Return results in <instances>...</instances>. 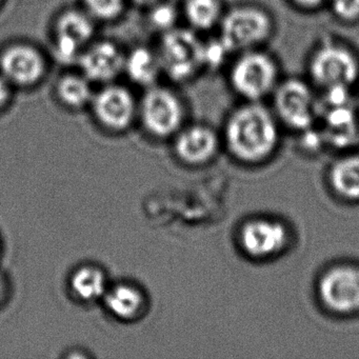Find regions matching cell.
<instances>
[{"mask_svg":"<svg viewBox=\"0 0 359 359\" xmlns=\"http://www.w3.org/2000/svg\"><path fill=\"white\" fill-rule=\"evenodd\" d=\"M280 127L266 102H241L224 123V140L236 158L245 163H258L274 152Z\"/></svg>","mask_w":359,"mask_h":359,"instance_id":"obj_1","label":"cell"},{"mask_svg":"<svg viewBox=\"0 0 359 359\" xmlns=\"http://www.w3.org/2000/svg\"><path fill=\"white\" fill-rule=\"evenodd\" d=\"M306 77L319 93L356 90L359 85V51L335 36L318 39L306 60Z\"/></svg>","mask_w":359,"mask_h":359,"instance_id":"obj_2","label":"cell"},{"mask_svg":"<svg viewBox=\"0 0 359 359\" xmlns=\"http://www.w3.org/2000/svg\"><path fill=\"white\" fill-rule=\"evenodd\" d=\"M226 69L229 88L241 102H269L283 77L278 58L266 48L234 54Z\"/></svg>","mask_w":359,"mask_h":359,"instance_id":"obj_3","label":"cell"},{"mask_svg":"<svg viewBox=\"0 0 359 359\" xmlns=\"http://www.w3.org/2000/svg\"><path fill=\"white\" fill-rule=\"evenodd\" d=\"M218 36L236 54L266 48L276 32V20L270 10L256 3H241L226 8Z\"/></svg>","mask_w":359,"mask_h":359,"instance_id":"obj_4","label":"cell"},{"mask_svg":"<svg viewBox=\"0 0 359 359\" xmlns=\"http://www.w3.org/2000/svg\"><path fill=\"white\" fill-rule=\"evenodd\" d=\"M269 102L280 126L304 131L318 118L320 95L306 76H283Z\"/></svg>","mask_w":359,"mask_h":359,"instance_id":"obj_5","label":"cell"},{"mask_svg":"<svg viewBox=\"0 0 359 359\" xmlns=\"http://www.w3.org/2000/svg\"><path fill=\"white\" fill-rule=\"evenodd\" d=\"M155 48L161 60L163 74L172 81L184 83L194 79L203 66V39L187 28H176L161 34Z\"/></svg>","mask_w":359,"mask_h":359,"instance_id":"obj_6","label":"cell"},{"mask_svg":"<svg viewBox=\"0 0 359 359\" xmlns=\"http://www.w3.org/2000/svg\"><path fill=\"white\" fill-rule=\"evenodd\" d=\"M96 22L83 9H68L56 18L52 50L62 65H76L83 50L94 41Z\"/></svg>","mask_w":359,"mask_h":359,"instance_id":"obj_7","label":"cell"},{"mask_svg":"<svg viewBox=\"0 0 359 359\" xmlns=\"http://www.w3.org/2000/svg\"><path fill=\"white\" fill-rule=\"evenodd\" d=\"M137 115L151 134L165 137L180 129L184 121V107L176 92L156 83L144 89L138 102Z\"/></svg>","mask_w":359,"mask_h":359,"instance_id":"obj_8","label":"cell"},{"mask_svg":"<svg viewBox=\"0 0 359 359\" xmlns=\"http://www.w3.org/2000/svg\"><path fill=\"white\" fill-rule=\"evenodd\" d=\"M48 72L45 54L28 43H13L0 51V73L14 88L39 85Z\"/></svg>","mask_w":359,"mask_h":359,"instance_id":"obj_9","label":"cell"},{"mask_svg":"<svg viewBox=\"0 0 359 359\" xmlns=\"http://www.w3.org/2000/svg\"><path fill=\"white\" fill-rule=\"evenodd\" d=\"M318 295L325 308L338 314L359 311V266L340 264L320 277Z\"/></svg>","mask_w":359,"mask_h":359,"instance_id":"obj_10","label":"cell"},{"mask_svg":"<svg viewBox=\"0 0 359 359\" xmlns=\"http://www.w3.org/2000/svg\"><path fill=\"white\" fill-rule=\"evenodd\" d=\"M90 107L96 119L109 129H126L138 113V102L131 90L119 83L100 86Z\"/></svg>","mask_w":359,"mask_h":359,"instance_id":"obj_11","label":"cell"},{"mask_svg":"<svg viewBox=\"0 0 359 359\" xmlns=\"http://www.w3.org/2000/svg\"><path fill=\"white\" fill-rule=\"evenodd\" d=\"M126 52L111 41H92L79 56V72L93 85L114 83L123 73Z\"/></svg>","mask_w":359,"mask_h":359,"instance_id":"obj_12","label":"cell"},{"mask_svg":"<svg viewBox=\"0 0 359 359\" xmlns=\"http://www.w3.org/2000/svg\"><path fill=\"white\" fill-rule=\"evenodd\" d=\"M289 239L287 228L281 222L257 218L245 222L239 233L243 252L250 257L266 259L285 249Z\"/></svg>","mask_w":359,"mask_h":359,"instance_id":"obj_13","label":"cell"},{"mask_svg":"<svg viewBox=\"0 0 359 359\" xmlns=\"http://www.w3.org/2000/svg\"><path fill=\"white\" fill-rule=\"evenodd\" d=\"M134 85L148 89L156 85L163 75L161 60L156 49L138 46L126 52L123 73Z\"/></svg>","mask_w":359,"mask_h":359,"instance_id":"obj_14","label":"cell"},{"mask_svg":"<svg viewBox=\"0 0 359 359\" xmlns=\"http://www.w3.org/2000/svg\"><path fill=\"white\" fill-rule=\"evenodd\" d=\"M218 138L211 128L203 125L191 126L182 130L176 142L178 154L192 163H203L217 150Z\"/></svg>","mask_w":359,"mask_h":359,"instance_id":"obj_15","label":"cell"},{"mask_svg":"<svg viewBox=\"0 0 359 359\" xmlns=\"http://www.w3.org/2000/svg\"><path fill=\"white\" fill-rule=\"evenodd\" d=\"M226 8L224 0H184L182 15L189 29L205 34L218 30Z\"/></svg>","mask_w":359,"mask_h":359,"instance_id":"obj_16","label":"cell"},{"mask_svg":"<svg viewBox=\"0 0 359 359\" xmlns=\"http://www.w3.org/2000/svg\"><path fill=\"white\" fill-rule=\"evenodd\" d=\"M93 83L81 72L62 75L55 86L56 98L67 108L83 109L90 106L95 90Z\"/></svg>","mask_w":359,"mask_h":359,"instance_id":"obj_17","label":"cell"},{"mask_svg":"<svg viewBox=\"0 0 359 359\" xmlns=\"http://www.w3.org/2000/svg\"><path fill=\"white\" fill-rule=\"evenodd\" d=\"M330 182L339 196L358 201L359 155H351L336 161L330 172Z\"/></svg>","mask_w":359,"mask_h":359,"instance_id":"obj_18","label":"cell"},{"mask_svg":"<svg viewBox=\"0 0 359 359\" xmlns=\"http://www.w3.org/2000/svg\"><path fill=\"white\" fill-rule=\"evenodd\" d=\"M142 297L138 290L130 285H119L106 292L109 310L121 318H129L140 311Z\"/></svg>","mask_w":359,"mask_h":359,"instance_id":"obj_19","label":"cell"},{"mask_svg":"<svg viewBox=\"0 0 359 359\" xmlns=\"http://www.w3.org/2000/svg\"><path fill=\"white\" fill-rule=\"evenodd\" d=\"M72 287L83 299L94 300L106 294V279L97 269L86 266L75 273Z\"/></svg>","mask_w":359,"mask_h":359,"instance_id":"obj_20","label":"cell"},{"mask_svg":"<svg viewBox=\"0 0 359 359\" xmlns=\"http://www.w3.org/2000/svg\"><path fill=\"white\" fill-rule=\"evenodd\" d=\"M233 56L234 53L218 34L203 39V70L216 71L226 68Z\"/></svg>","mask_w":359,"mask_h":359,"instance_id":"obj_21","label":"cell"},{"mask_svg":"<svg viewBox=\"0 0 359 359\" xmlns=\"http://www.w3.org/2000/svg\"><path fill=\"white\" fill-rule=\"evenodd\" d=\"M83 9L96 22H110L118 20L125 12L129 0H81Z\"/></svg>","mask_w":359,"mask_h":359,"instance_id":"obj_22","label":"cell"},{"mask_svg":"<svg viewBox=\"0 0 359 359\" xmlns=\"http://www.w3.org/2000/svg\"><path fill=\"white\" fill-rule=\"evenodd\" d=\"M148 9L149 24L161 34L177 27L176 22H177L180 13L172 4L161 0L159 3L151 6Z\"/></svg>","mask_w":359,"mask_h":359,"instance_id":"obj_23","label":"cell"},{"mask_svg":"<svg viewBox=\"0 0 359 359\" xmlns=\"http://www.w3.org/2000/svg\"><path fill=\"white\" fill-rule=\"evenodd\" d=\"M325 9L339 24L344 26L359 24V0H327Z\"/></svg>","mask_w":359,"mask_h":359,"instance_id":"obj_24","label":"cell"},{"mask_svg":"<svg viewBox=\"0 0 359 359\" xmlns=\"http://www.w3.org/2000/svg\"><path fill=\"white\" fill-rule=\"evenodd\" d=\"M287 1L297 11L304 12V13H315L325 9L327 0H287Z\"/></svg>","mask_w":359,"mask_h":359,"instance_id":"obj_25","label":"cell"},{"mask_svg":"<svg viewBox=\"0 0 359 359\" xmlns=\"http://www.w3.org/2000/svg\"><path fill=\"white\" fill-rule=\"evenodd\" d=\"M14 87L0 73V110L5 108L13 95Z\"/></svg>","mask_w":359,"mask_h":359,"instance_id":"obj_26","label":"cell"},{"mask_svg":"<svg viewBox=\"0 0 359 359\" xmlns=\"http://www.w3.org/2000/svg\"><path fill=\"white\" fill-rule=\"evenodd\" d=\"M134 5L140 6L142 8H150L151 6L155 5V4L159 3L161 0H129Z\"/></svg>","mask_w":359,"mask_h":359,"instance_id":"obj_27","label":"cell"},{"mask_svg":"<svg viewBox=\"0 0 359 359\" xmlns=\"http://www.w3.org/2000/svg\"><path fill=\"white\" fill-rule=\"evenodd\" d=\"M1 292H3V281L0 279V294H1Z\"/></svg>","mask_w":359,"mask_h":359,"instance_id":"obj_28","label":"cell"},{"mask_svg":"<svg viewBox=\"0 0 359 359\" xmlns=\"http://www.w3.org/2000/svg\"><path fill=\"white\" fill-rule=\"evenodd\" d=\"M1 3H3V0H0V5H1Z\"/></svg>","mask_w":359,"mask_h":359,"instance_id":"obj_29","label":"cell"}]
</instances>
